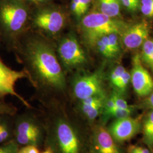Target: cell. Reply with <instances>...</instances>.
<instances>
[{"instance_id": "obj_21", "label": "cell", "mask_w": 153, "mask_h": 153, "mask_svg": "<svg viewBox=\"0 0 153 153\" xmlns=\"http://www.w3.org/2000/svg\"><path fill=\"white\" fill-rule=\"evenodd\" d=\"M141 11L145 16L153 17V0H141Z\"/></svg>"}, {"instance_id": "obj_26", "label": "cell", "mask_w": 153, "mask_h": 153, "mask_svg": "<svg viewBox=\"0 0 153 153\" xmlns=\"http://www.w3.org/2000/svg\"><path fill=\"white\" fill-rule=\"evenodd\" d=\"M97 45H98V48L99 52L106 57H113V56L110 52L109 49L107 47L105 44H104V42L102 41V40L100 38H99L97 39Z\"/></svg>"}, {"instance_id": "obj_3", "label": "cell", "mask_w": 153, "mask_h": 153, "mask_svg": "<svg viewBox=\"0 0 153 153\" xmlns=\"http://www.w3.org/2000/svg\"><path fill=\"white\" fill-rule=\"evenodd\" d=\"M13 140L20 146L33 145L43 150L45 146L46 129L43 119L33 108H26L14 117Z\"/></svg>"}, {"instance_id": "obj_14", "label": "cell", "mask_w": 153, "mask_h": 153, "mask_svg": "<svg viewBox=\"0 0 153 153\" xmlns=\"http://www.w3.org/2000/svg\"><path fill=\"white\" fill-rule=\"evenodd\" d=\"M104 95H98L82 100V112L90 121L94 120L104 108Z\"/></svg>"}, {"instance_id": "obj_34", "label": "cell", "mask_w": 153, "mask_h": 153, "mask_svg": "<svg viewBox=\"0 0 153 153\" xmlns=\"http://www.w3.org/2000/svg\"><path fill=\"white\" fill-rule=\"evenodd\" d=\"M148 103L149 105L153 109V93H152V94L148 98Z\"/></svg>"}, {"instance_id": "obj_31", "label": "cell", "mask_w": 153, "mask_h": 153, "mask_svg": "<svg viewBox=\"0 0 153 153\" xmlns=\"http://www.w3.org/2000/svg\"><path fill=\"white\" fill-rule=\"evenodd\" d=\"M20 146L14 140L11 141V145L5 153H17Z\"/></svg>"}, {"instance_id": "obj_12", "label": "cell", "mask_w": 153, "mask_h": 153, "mask_svg": "<svg viewBox=\"0 0 153 153\" xmlns=\"http://www.w3.org/2000/svg\"><path fill=\"white\" fill-rule=\"evenodd\" d=\"M92 152L93 153H121L109 131L102 126L97 127L94 131Z\"/></svg>"}, {"instance_id": "obj_13", "label": "cell", "mask_w": 153, "mask_h": 153, "mask_svg": "<svg viewBox=\"0 0 153 153\" xmlns=\"http://www.w3.org/2000/svg\"><path fill=\"white\" fill-rule=\"evenodd\" d=\"M149 27L146 22H140L129 28L123 34V41L128 49H136L147 40Z\"/></svg>"}, {"instance_id": "obj_9", "label": "cell", "mask_w": 153, "mask_h": 153, "mask_svg": "<svg viewBox=\"0 0 153 153\" xmlns=\"http://www.w3.org/2000/svg\"><path fill=\"white\" fill-rule=\"evenodd\" d=\"M131 76L133 87L138 96L146 97L153 93V78L142 65L138 55L134 57Z\"/></svg>"}, {"instance_id": "obj_10", "label": "cell", "mask_w": 153, "mask_h": 153, "mask_svg": "<svg viewBox=\"0 0 153 153\" xmlns=\"http://www.w3.org/2000/svg\"><path fill=\"white\" fill-rule=\"evenodd\" d=\"M58 52L64 65L71 67L83 64L86 61L85 53L78 42L73 36H68L61 41Z\"/></svg>"}, {"instance_id": "obj_27", "label": "cell", "mask_w": 153, "mask_h": 153, "mask_svg": "<svg viewBox=\"0 0 153 153\" xmlns=\"http://www.w3.org/2000/svg\"><path fill=\"white\" fill-rule=\"evenodd\" d=\"M41 150L33 145H26L19 148L17 153H40Z\"/></svg>"}, {"instance_id": "obj_16", "label": "cell", "mask_w": 153, "mask_h": 153, "mask_svg": "<svg viewBox=\"0 0 153 153\" xmlns=\"http://www.w3.org/2000/svg\"><path fill=\"white\" fill-rule=\"evenodd\" d=\"M101 13L111 18L117 16L120 13V0H99Z\"/></svg>"}, {"instance_id": "obj_6", "label": "cell", "mask_w": 153, "mask_h": 153, "mask_svg": "<svg viewBox=\"0 0 153 153\" xmlns=\"http://www.w3.org/2000/svg\"><path fill=\"white\" fill-rule=\"evenodd\" d=\"M27 72L23 69L17 71L11 69L0 59V99L7 95H11L19 100L26 108H33V106L16 90V85L19 79L27 78Z\"/></svg>"}, {"instance_id": "obj_29", "label": "cell", "mask_w": 153, "mask_h": 153, "mask_svg": "<svg viewBox=\"0 0 153 153\" xmlns=\"http://www.w3.org/2000/svg\"><path fill=\"white\" fill-rule=\"evenodd\" d=\"M129 153H150L147 149L137 146H131L129 148Z\"/></svg>"}, {"instance_id": "obj_35", "label": "cell", "mask_w": 153, "mask_h": 153, "mask_svg": "<svg viewBox=\"0 0 153 153\" xmlns=\"http://www.w3.org/2000/svg\"><path fill=\"white\" fill-rule=\"evenodd\" d=\"M146 63H147L148 65H149L151 66H153V54L150 56V57H149V60Z\"/></svg>"}, {"instance_id": "obj_7", "label": "cell", "mask_w": 153, "mask_h": 153, "mask_svg": "<svg viewBox=\"0 0 153 153\" xmlns=\"http://www.w3.org/2000/svg\"><path fill=\"white\" fill-rule=\"evenodd\" d=\"M65 16L61 11L45 9L40 10L35 15L33 23L35 27L46 33L56 34L59 33L65 23Z\"/></svg>"}, {"instance_id": "obj_30", "label": "cell", "mask_w": 153, "mask_h": 153, "mask_svg": "<svg viewBox=\"0 0 153 153\" xmlns=\"http://www.w3.org/2000/svg\"><path fill=\"white\" fill-rule=\"evenodd\" d=\"M92 0H80L82 15L88 11Z\"/></svg>"}, {"instance_id": "obj_4", "label": "cell", "mask_w": 153, "mask_h": 153, "mask_svg": "<svg viewBox=\"0 0 153 153\" xmlns=\"http://www.w3.org/2000/svg\"><path fill=\"white\" fill-rule=\"evenodd\" d=\"M28 17L26 8L16 1L6 2L0 6V26L9 38L17 37L23 32Z\"/></svg>"}, {"instance_id": "obj_33", "label": "cell", "mask_w": 153, "mask_h": 153, "mask_svg": "<svg viewBox=\"0 0 153 153\" xmlns=\"http://www.w3.org/2000/svg\"><path fill=\"white\" fill-rule=\"evenodd\" d=\"M40 153H55L52 149L48 146H44V149L41 150Z\"/></svg>"}, {"instance_id": "obj_22", "label": "cell", "mask_w": 153, "mask_h": 153, "mask_svg": "<svg viewBox=\"0 0 153 153\" xmlns=\"http://www.w3.org/2000/svg\"><path fill=\"white\" fill-rule=\"evenodd\" d=\"M131 79V76L129 72L125 71L121 76L119 82L116 88L118 89L121 92H123L126 90L127 85Z\"/></svg>"}, {"instance_id": "obj_25", "label": "cell", "mask_w": 153, "mask_h": 153, "mask_svg": "<svg viewBox=\"0 0 153 153\" xmlns=\"http://www.w3.org/2000/svg\"><path fill=\"white\" fill-rule=\"evenodd\" d=\"M121 3L129 11L137 10L140 5L139 0H120Z\"/></svg>"}, {"instance_id": "obj_11", "label": "cell", "mask_w": 153, "mask_h": 153, "mask_svg": "<svg viewBox=\"0 0 153 153\" xmlns=\"http://www.w3.org/2000/svg\"><path fill=\"white\" fill-rule=\"evenodd\" d=\"M140 122L130 116L116 119L109 126L110 134L117 142H124L134 137L140 131Z\"/></svg>"}, {"instance_id": "obj_32", "label": "cell", "mask_w": 153, "mask_h": 153, "mask_svg": "<svg viewBox=\"0 0 153 153\" xmlns=\"http://www.w3.org/2000/svg\"><path fill=\"white\" fill-rule=\"evenodd\" d=\"M13 141V140H12ZM0 145V153H5L11 145V141Z\"/></svg>"}, {"instance_id": "obj_24", "label": "cell", "mask_w": 153, "mask_h": 153, "mask_svg": "<svg viewBox=\"0 0 153 153\" xmlns=\"http://www.w3.org/2000/svg\"><path fill=\"white\" fill-rule=\"evenodd\" d=\"M111 97L114 100L116 107L123 109H129L132 108V107L129 105L126 100L121 97L118 94L114 93Z\"/></svg>"}, {"instance_id": "obj_17", "label": "cell", "mask_w": 153, "mask_h": 153, "mask_svg": "<svg viewBox=\"0 0 153 153\" xmlns=\"http://www.w3.org/2000/svg\"><path fill=\"white\" fill-rule=\"evenodd\" d=\"M143 133L145 142L150 147L153 146V109L146 116L143 124Z\"/></svg>"}, {"instance_id": "obj_15", "label": "cell", "mask_w": 153, "mask_h": 153, "mask_svg": "<svg viewBox=\"0 0 153 153\" xmlns=\"http://www.w3.org/2000/svg\"><path fill=\"white\" fill-rule=\"evenodd\" d=\"M14 117L9 114L0 115V145L13 140Z\"/></svg>"}, {"instance_id": "obj_28", "label": "cell", "mask_w": 153, "mask_h": 153, "mask_svg": "<svg viewBox=\"0 0 153 153\" xmlns=\"http://www.w3.org/2000/svg\"><path fill=\"white\" fill-rule=\"evenodd\" d=\"M71 10L76 16H82L80 0H71Z\"/></svg>"}, {"instance_id": "obj_18", "label": "cell", "mask_w": 153, "mask_h": 153, "mask_svg": "<svg viewBox=\"0 0 153 153\" xmlns=\"http://www.w3.org/2000/svg\"><path fill=\"white\" fill-rule=\"evenodd\" d=\"M153 53V40H146L143 44L142 58L145 62Z\"/></svg>"}, {"instance_id": "obj_23", "label": "cell", "mask_w": 153, "mask_h": 153, "mask_svg": "<svg viewBox=\"0 0 153 153\" xmlns=\"http://www.w3.org/2000/svg\"><path fill=\"white\" fill-rule=\"evenodd\" d=\"M108 37L109 39V43L111 45L112 52L114 56H115L119 51L117 33H111L109 35H108Z\"/></svg>"}, {"instance_id": "obj_36", "label": "cell", "mask_w": 153, "mask_h": 153, "mask_svg": "<svg viewBox=\"0 0 153 153\" xmlns=\"http://www.w3.org/2000/svg\"><path fill=\"white\" fill-rule=\"evenodd\" d=\"M33 1L34 2H42V1H44L45 0H31Z\"/></svg>"}, {"instance_id": "obj_2", "label": "cell", "mask_w": 153, "mask_h": 153, "mask_svg": "<svg viewBox=\"0 0 153 153\" xmlns=\"http://www.w3.org/2000/svg\"><path fill=\"white\" fill-rule=\"evenodd\" d=\"M45 146L55 153H81V142L76 127L65 114H48L44 119Z\"/></svg>"}, {"instance_id": "obj_5", "label": "cell", "mask_w": 153, "mask_h": 153, "mask_svg": "<svg viewBox=\"0 0 153 153\" xmlns=\"http://www.w3.org/2000/svg\"><path fill=\"white\" fill-rule=\"evenodd\" d=\"M82 26L88 37L94 40L111 33H119L120 22L102 13H92L82 19Z\"/></svg>"}, {"instance_id": "obj_1", "label": "cell", "mask_w": 153, "mask_h": 153, "mask_svg": "<svg viewBox=\"0 0 153 153\" xmlns=\"http://www.w3.org/2000/svg\"><path fill=\"white\" fill-rule=\"evenodd\" d=\"M19 52L28 74V80L38 92L47 89L65 90V76L49 44L31 34L22 40Z\"/></svg>"}, {"instance_id": "obj_8", "label": "cell", "mask_w": 153, "mask_h": 153, "mask_svg": "<svg viewBox=\"0 0 153 153\" xmlns=\"http://www.w3.org/2000/svg\"><path fill=\"white\" fill-rule=\"evenodd\" d=\"M73 92L76 98L82 100L103 93L102 81L97 73L79 76L73 84Z\"/></svg>"}, {"instance_id": "obj_19", "label": "cell", "mask_w": 153, "mask_h": 153, "mask_svg": "<svg viewBox=\"0 0 153 153\" xmlns=\"http://www.w3.org/2000/svg\"><path fill=\"white\" fill-rule=\"evenodd\" d=\"M18 109L14 105L0 100V115L9 114V115H16Z\"/></svg>"}, {"instance_id": "obj_20", "label": "cell", "mask_w": 153, "mask_h": 153, "mask_svg": "<svg viewBox=\"0 0 153 153\" xmlns=\"http://www.w3.org/2000/svg\"><path fill=\"white\" fill-rule=\"evenodd\" d=\"M125 71V68L123 66L120 65L117 66L112 72L110 77L111 82L115 88L117 85L121 76Z\"/></svg>"}]
</instances>
